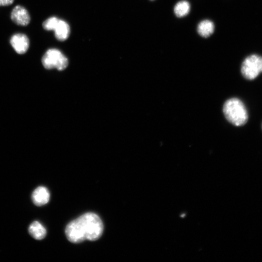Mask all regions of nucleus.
<instances>
[{
	"instance_id": "1",
	"label": "nucleus",
	"mask_w": 262,
	"mask_h": 262,
	"mask_svg": "<svg viewBox=\"0 0 262 262\" xmlns=\"http://www.w3.org/2000/svg\"><path fill=\"white\" fill-rule=\"evenodd\" d=\"M103 230V223L99 217L94 213H87L70 222L66 227L65 233L69 241L78 243L85 240H96Z\"/></svg>"
},
{
	"instance_id": "2",
	"label": "nucleus",
	"mask_w": 262,
	"mask_h": 262,
	"mask_svg": "<svg viewBox=\"0 0 262 262\" xmlns=\"http://www.w3.org/2000/svg\"><path fill=\"white\" fill-rule=\"evenodd\" d=\"M223 111L228 121L235 126L244 125L248 120L246 108L243 102L237 98L227 100L223 105Z\"/></svg>"
},
{
	"instance_id": "3",
	"label": "nucleus",
	"mask_w": 262,
	"mask_h": 262,
	"mask_svg": "<svg viewBox=\"0 0 262 262\" xmlns=\"http://www.w3.org/2000/svg\"><path fill=\"white\" fill-rule=\"evenodd\" d=\"M42 63L44 67L48 69L56 68L63 70L66 68L68 61L66 57L58 49H48L43 55Z\"/></svg>"
},
{
	"instance_id": "4",
	"label": "nucleus",
	"mask_w": 262,
	"mask_h": 262,
	"mask_svg": "<svg viewBox=\"0 0 262 262\" xmlns=\"http://www.w3.org/2000/svg\"><path fill=\"white\" fill-rule=\"evenodd\" d=\"M262 72V56L251 54L245 58L241 66V73L246 79L252 80Z\"/></svg>"
},
{
	"instance_id": "5",
	"label": "nucleus",
	"mask_w": 262,
	"mask_h": 262,
	"mask_svg": "<svg viewBox=\"0 0 262 262\" xmlns=\"http://www.w3.org/2000/svg\"><path fill=\"white\" fill-rule=\"evenodd\" d=\"M12 47L16 53L19 54L25 53L28 49L30 41L27 36L23 33H16L12 36L10 40Z\"/></svg>"
},
{
	"instance_id": "6",
	"label": "nucleus",
	"mask_w": 262,
	"mask_h": 262,
	"mask_svg": "<svg viewBox=\"0 0 262 262\" xmlns=\"http://www.w3.org/2000/svg\"><path fill=\"white\" fill-rule=\"evenodd\" d=\"M11 18L16 24L23 26L27 25L31 20L27 10L20 5H16L13 9Z\"/></svg>"
},
{
	"instance_id": "7",
	"label": "nucleus",
	"mask_w": 262,
	"mask_h": 262,
	"mask_svg": "<svg viewBox=\"0 0 262 262\" xmlns=\"http://www.w3.org/2000/svg\"><path fill=\"white\" fill-rule=\"evenodd\" d=\"M50 194L48 189L44 186L36 188L33 192L32 198L33 203L38 206L47 204L49 200Z\"/></svg>"
},
{
	"instance_id": "8",
	"label": "nucleus",
	"mask_w": 262,
	"mask_h": 262,
	"mask_svg": "<svg viewBox=\"0 0 262 262\" xmlns=\"http://www.w3.org/2000/svg\"><path fill=\"white\" fill-rule=\"evenodd\" d=\"M56 38L60 41H64L69 36L70 28L65 21L59 19L58 23L54 30Z\"/></svg>"
},
{
	"instance_id": "9",
	"label": "nucleus",
	"mask_w": 262,
	"mask_h": 262,
	"mask_svg": "<svg viewBox=\"0 0 262 262\" xmlns=\"http://www.w3.org/2000/svg\"><path fill=\"white\" fill-rule=\"evenodd\" d=\"M30 234L34 239L41 240L46 236L47 231L45 227L39 222L34 221L29 227Z\"/></svg>"
},
{
	"instance_id": "10",
	"label": "nucleus",
	"mask_w": 262,
	"mask_h": 262,
	"mask_svg": "<svg viewBox=\"0 0 262 262\" xmlns=\"http://www.w3.org/2000/svg\"><path fill=\"white\" fill-rule=\"evenodd\" d=\"M214 26L213 23L210 20H204L199 23L197 31L202 37H208L213 32Z\"/></svg>"
},
{
	"instance_id": "11",
	"label": "nucleus",
	"mask_w": 262,
	"mask_h": 262,
	"mask_svg": "<svg viewBox=\"0 0 262 262\" xmlns=\"http://www.w3.org/2000/svg\"><path fill=\"white\" fill-rule=\"evenodd\" d=\"M190 9L189 3L186 0L180 1L176 3L174 7V11L176 16L181 17L187 15Z\"/></svg>"
},
{
	"instance_id": "12",
	"label": "nucleus",
	"mask_w": 262,
	"mask_h": 262,
	"mask_svg": "<svg viewBox=\"0 0 262 262\" xmlns=\"http://www.w3.org/2000/svg\"><path fill=\"white\" fill-rule=\"evenodd\" d=\"M59 20V19L54 16L49 17L43 23V27L47 31H54Z\"/></svg>"
},
{
	"instance_id": "13",
	"label": "nucleus",
	"mask_w": 262,
	"mask_h": 262,
	"mask_svg": "<svg viewBox=\"0 0 262 262\" xmlns=\"http://www.w3.org/2000/svg\"><path fill=\"white\" fill-rule=\"evenodd\" d=\"M14 1V0H0V6L10 5Z\"/></svg>"
}]
</instances>
